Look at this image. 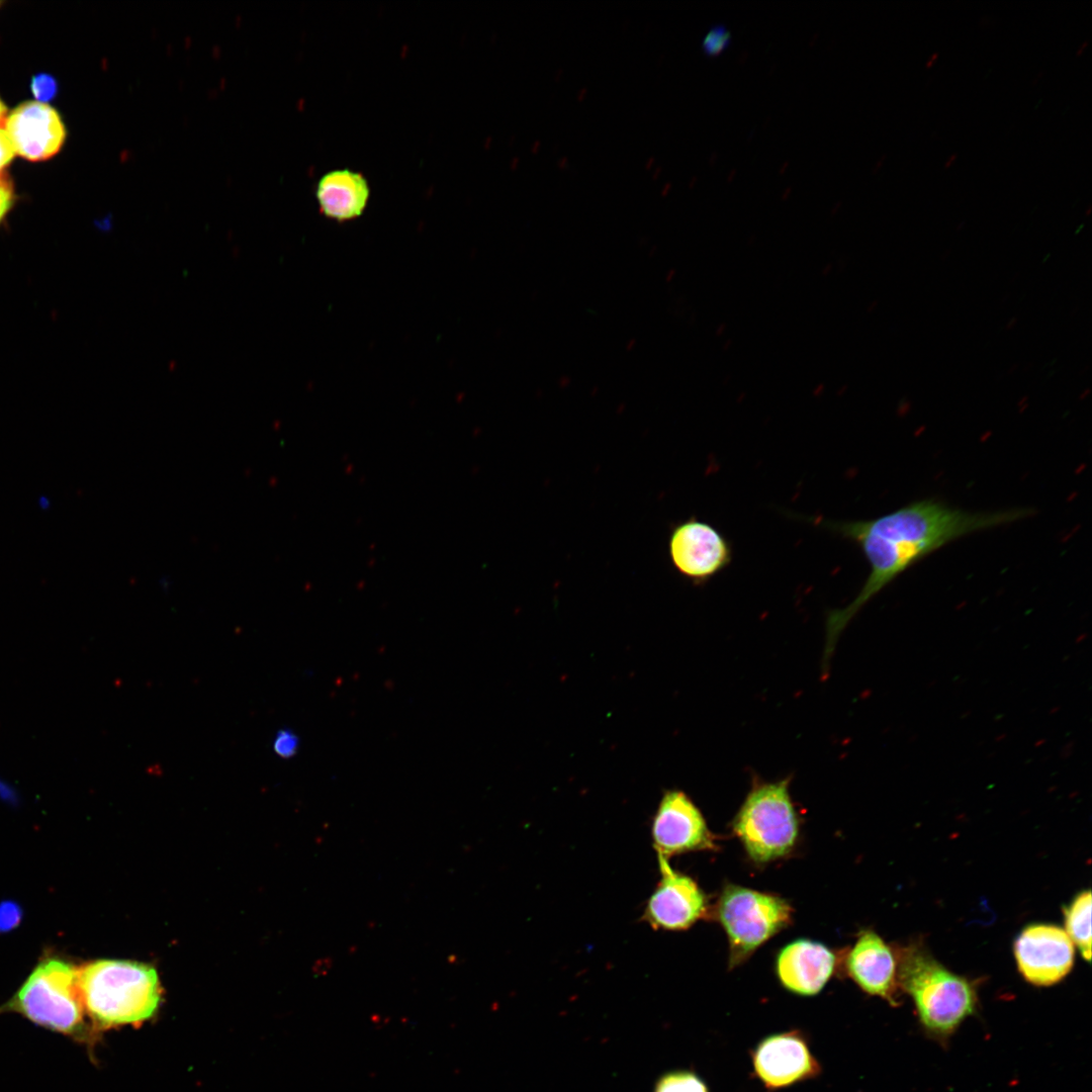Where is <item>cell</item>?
<instances>
[{"label": "cell", "mask_w": 1092, "mask_h": 1092, "mask_svg": "<svg viewBox=\"0 0 1092 1092\" xmlns=\"http://www.w3.org/2000/svg\"><path fill=\"white\" fill-rule=\"evenodd\" d=\"M1032 514L1030 509L971 512L929 498L869 520L814 518V524L854 543L870 565V573L854 600L827 614L823 669L827 668L836 641L847 624L908 568L964 536L1012 524Z\"/></svg>", "instance_id": "6da1fadb"}, {"label": "cell", "mask_w": 1092, "mask_h": 1092, "mask_svg": "<svg viewBox=\"0 0 1092 1092\" xmlns=\"http://www.w3.org/2000/svg\"><path fill=\"white\" fill-rule=\"evenodd\" d=\"M894 949L900 991L912 999L925 1034L947 1043L963 1021L977 1012V985L945 968L922 945Z\"/></svg>", "instance_id": "7a4b0ae2"}, {"label": "cell", "mask_w": 1092, "mask_h": 1092, "mask_svg": "<svg viewBox=\"0 0 1092 1092\" xmlns=\"http://www.w3.org/2000/svg\"><path fill=\"white\" fill-rule=\"evenodd\" d=\"M78 988L85 1013L100 1028L143 1022L161 1000L155 969L127 961L98 960L79 967Z\"/></svg>", "instance_id": "3957f363"}, {"label": "cell", "mask_w": 1092, "mask_h": 1092, "mask_svg": "<svg viewBox=\"0 0 1092 1092\" xmlns=\"http://www.w3.org/2000/svg\"><path fill=\"white\" fill-rule=\"evenodd\" d=\"M14 1012L32 1023L63 1035L81 1038L85 1010L78 988V968L57 958L41 961L0 1014Z\"/></svg>", "instance_id": "277c9868"}, {"label": "cell", "mask_w": 1092, "mask_h": 1092, "mask_svg": "<svg viewBox=\"0 0 1092 1092\" xmlns=\"http://www.w3.org/2000/svg\"><path fill=\"white\" fill-rule=\"evenodd\" d=\"M747 855L756 863L787 856L799 837V818L789 779L753 786L732 822Z\"/></svg>", "instance_id": "5b68a950"}, {"label": "cell", "mask_w": 1092, "mask_h": 1092, "mask_svg": "<svg viewBox=\"0 0 1092 1092\" xmlns=\"http://www.w3.org/2000/svg\"><path fill=\"white\" fill-rule=\"evenodd\" d=\"M713 914L727 935L728 965L733 969L791 924L793 908L777 895L726 884Z\"/></svg>", "instance_id": "8992f818"}, {"label": "cell", "mask_w": 1092, "mask_h": 1092, "mask_svg": "<svg viewBox=\"0 0 1092 1092\" xmlns=\"http://www.w3.org/2000/svg\"><path fill=\"white\" fill-rule=\"evenodd\" d=\"M668 554L675 570L695 584L711 580L733 558L728 539L713 525L695 517L672 527Z\"/></svg>", "instance_id": "52a82bcc"}, {"label": "cell", "mask_w": 1092, "mask_h": 1092, "mask_svg": "<svg viewBox=\"0 0 1092 1092\" xmlns=\"http://www.w3.org/2000/svg\"><path fill=\"white\" fill-rule=\"evenodd\" d=\"M651 836L657 856L714 850V835L694 802L681 791L666 792L654 815Z\"/></svg>", "instance_id": "ba28073f"}, {"label": "cell", "mask_w": 1092, "mask_h": 1092, "mask_svg": "<svg viewBox=\"0 0 1092 1092\" xmlns=\"http://www.w3.org/2000/svg\"><path fill=\"white\" fill-rule=\"evenodd\" d=\"M658 857L660 880L644 910L645 921L655 930H687L709 914L707 896L689 876Z\"/></svg>", "instance_id": "9c48e42d"}, {"label": "cell", "mask_w": 1092, "mask_h": 1092, "mask_svg": "<svg viewBox=\"0 0 1092 1092\" xmlns=\"http://www.w3.org/2000/svg\"><path fill=\"white\" fill-rule=\"evenodd\" d=\"M1014 957L1022 977L1037 987L1059 983L1074 965V944L1067 932L1053 924H1030L1014 941Z\"/></svg>", "instance_id": "30bf717a"}, {"label": "cell", "mask_w": 1092, "mask_h": 1092, "mask_svg": "<svg viewBox=\"0 0 1092 1092\" xmlns=\"http://www.w3.org/2000/svg\"><path fill=\"white\" fill-rule=\"evenodd\" d=\"M754 1075L769 1091L816 1078L821 1066L799 1030L770 1034L751 1052Z\"/></svg>", "instance_id": "8fae6325"}, {"label": "cell", "mask_w": 1092, "mask_h": 1092, "mask_svg": "<svg viewBox=\"0 0 1092 1092\" xmlns=\"http://www.w3.org/2000/svg\"><path fill=\"white\" fill-rule=\"evenodd\" d=\"M5 130L15 153L31 162L59 153L67 134L58 111L37 101H26L14 108L6 118Z\"/></svg>", "instance_id": "7c38bea8"}, {"label": "cell", "mask_w": 1092, "mask_h": 1092, "mask_svg": "<svg viewBox=\"0 0 1092 1092\" xmlns=\"http://www.w3.org/2000/svg\"><path fill=\"white\" fill-rule=\"evenodd\" d=\"M844 967L849 978L867 994L892 1006L900 1003L895 949L873 930H863L848 950Z\"/></svg>", "instance_id": "4fadbf2b"}, {"label": "cell", "mask_w": 1092, "mask_h": 1092, "mask_svg": "<svg viewBox=\"0 0 1092 1092\" xmlns=\"http://www.w3.org/2000/svg\"><path fill=\"white\" fill-rule=\"evenodd\" d=\"M836 954L825 944L796 939L778 953L776 972L782 986L800 996L817 995L832 977Z\"/></svg>", "instance_id": "5bb4252c"}, {"label": "cell", "mask_w": 1092, "mask_h": 1092, "mask_svg": "<svg viewBox=\"0 0 1092 1092\" xmlns=\"http://www.w3.org/2000/svg\"><path fill=\"white\" fill-rule=\"evenodd\" d=\"M369 197L370 188L366 178L349 169L330 171L316 184L315 198L321 213L338 222L361 216Z\"/></svg>", "instance_id": "9a60e30c"}, {"label": "cell", "mask_w": 1092, "mask_h": 1092, "mask_svg": "<svg viewBox=\"0 0 1092 1092\" xmlns=\"http://www.w3.org/2000/svg\"><path fill=\"white\" fill-rule=\"evenodd\" d=\"M1066 932L1079 952L1091 957V892L1082 891L1064 909Z\"/></svg>", "instance_id": "2e32d148"}, {"label": "cell", "mask_w": 1092, "mask_h": 1092, "mask_svg": "<svg viewBox=\"0 0 1092 1092\" xmlns=\"http://www.w3.org/2000/svg\"><path fill=\"white\" fill-rule=\"evenodd\" d=\"M654 1092H709V1089L695 1072L674 1070L664 1073L656 1080Z\"/></svg>", "instance_id": "e0dca14e"}, {"label": "cell", "mask_w": 1092, "mask_h": 1092, "mask_svg": "<svg viewBox=\"0 0 1092 1092\" xmlns=\"http://www.w3.org/2000/svg\"><path fill=\"white\" fill-rule=\"evenodd\" d=\"M731 38V32L726 25L714 24L702 39V50L706 56H718L730 46Z\"/></svg>", "instance_id": "ac0fdd59"}, {"label": "cell", "mask_w": 1092, "mask_h": 1092, "mask_svg": "<svg viewBox=\"0 0 1092 1092\" xmlns=\"http://www.w3.org/2000/svg\"><path fill=\"white\" fill-rule=\"evenodd\" d=\"M30 90L37 102L44 103L56 97L58 82L50 74L38 73L31 78Z\"/></svg>", "instance_id": "d6986e66"}, {"label": "cell", "mask_w": 1092, "mask_h": 1092, "mask_svg": "<svg viewBox=\"0 0 1092 1092\" xmlns=\"http://www.w3.org/2000/svg\"><path fill=\"white\" fill-rule=\"evenodd\" d=\"M274 752L282 758L294 756L299 749V737L289 728H282L275 734L273 740Z\"/></svg>", "instance_id": "ffe728a7"}, {"label": "cell", "mask_w": 1092, "mask_h": 1092, "mask_svg": "<svg viewBox=\"0 0 1092 1092\" xmlns=\"http://www.w3.org/2000/svg\"><path fill=\"white\" fill-rule=\"evenodd\" d=\"M15 202L16 195L10 180L0 175V226L5 222Z\"/></svg>", "instance_id": "44dd1931"}, {"label": "cell", "mask_w": 1092, "mask_h": 1092, "mask_svg": "<svg viewBox=\"0 0 1092 1092\" xmlns=\"http://www.w3.org/2000/svg\"><path fill=\"white\" fill-rule=\"evenodd\" d=\"M21 918V910L15 903L6 901L0 904V931L16 927Z\"/></svg>", "instance_id": "7402d4cb"}, {"label": "cell", "mask_w": 1092, "mask_h": 1092, "mask_svg": "<svg viewBox=\"0 0 1092 1092\" xmlns=\"http://www.w3.org/2000/svg\"><path fill=\"white\" fill-rule=\"evenodd\" d=\"M15 154L5 127L0 126V172L12 162Z\"/></svg>", "instance_id": "603a6c76"}, {"label": "cell", "mask_w": 1092, "mask_h": 1092, "mask_svg": "<svg viewBox=\"0 0 1092 1092\" xmlns=\"http://www.w3.org/2000/svg\"><path fill=\"white\" fill-rule=\"evenodd\" d=\"M14 797H15V793H14V791L12 790V788H11L10 786H8V785H7V784H6V783H5V782H4V781H3V780H2L1 778H0V798H2V799H5V800H8V801H9V800L13 799Z\"/></svg>", "instance_id": "cb8c5ba5"}, {"label": "cell", "mask_w": 1092, "mask_h": 1092, "mask_svg": "<svg viewBox=\"0 0 1092 1092\" xmlns=\"http://www.w3.org/2000/svg\"><path fill=\"white\" fill-rule=\"evenodd\" d=\"M1017 322H1018V318L1016 316H1012L1006 323L1005 330H1007V331L1012 330L1017 325Z\"/></svg>", "instance_id": "d4e9b609"}, {"label": "cell", "mask_w": 1092, "mask_h": 1092, "mask_svg": "<svg viewBox=\"0 0 1092 1092\" xmlns=\"http://www.w3.org/2000/svg\"><path fill=\"white\" fill-rule=\"evenodd\" d=\"M937 58H938V53H937V52H936V53H933V54H932V55H931V56L929 57L928 61L926 62L925 68H926V69H929V68H931V67H932V65H933V63H934V61H935V60H936Z\"/></svg>", "instance_id": "484cf974"}, {"label": "cell", "mask_w": 1092, "mask_h": 1092, "mask_svg": "<svg viewBox=\"0 0 1092 1092\" xmlns=\"http://www.w3.org/2000/svg\"><path fill=\"white\" fill-rule=\"evenodd\" d=\"M6 112H7V108H6L5 104H4V102L2 101V99L0 98V121H2L4 119V117L6 115Z\"/></svg>", "instance_id": "4316f807"}, {"label": "cell", "mask_w": 1092, "mask_h": 1092, "mask_svg": "<svg viewBox=\"0 0 1092 1092\" xmlns=\"http://www.w3.org/2000/svg\"><path fill=\"white\" fill-rule=\"evenodd\" d=\"M957 157H958V154L951 155L949 157V159L946 161V163L944 164V168H948L957 160Z\"/></svg>", "instance_id": "83f0119b"}, {"label": "cell", "mask_w": 1092, "mask_h": 1092, "mask_svg": "<svg viewBox=\"0 0 1092 1092\" xmlns=\"http://www.w3.org/2000/svg\"><path fill=\"white\" fill-rule=\"evenodd\" d=\"M1087 44H1088V41H1087V40H1085L1084 42H1082V44H1081V46L1079 47V50L1077 51V56H1080V55H1081V54H1082V53L1084 52V50L1086 49Z\"/></svg>", "instance_id": "f1b7e54d"}, {"label": "cell", "mask_w": 1092, "mask_h": 1092, "mask_svg": "<svg viewBox=\"0 0 1092 1092\" xmlns=\"http://www.w3.org/2000/svg\"><path fill=\"white\" fill-rule=\"evenodd\" d=\"M950 253H951L950 249H948V250H945V251L943 252V254L941 255V260H942V261L946 260V259H947V258L949 257Z\"/></svg>", "instance_id": "f546056e"}, {"label": "cell", "mask_w": 1092, "mask_h": 1092, "mask_svg": "<svg viewBox=\"0 0 1092 1092\" xmlns=\"http://www.w3.org/2000/svg\"><path fill=\"white\" fill-rule=\"evenodd\" d=\"M1017 368H1018V364H1017V363H1014V364H1012V365H1011V366L1009 367V369H1008V371H1007V372H1008L1009 374H1010V373H1013V372H1014V371H1015V370H1016Z\"/></svg>", "instance_id": "4dcf8cb0"}, {"label": "cell", "mask_w": 1092, "mask_h": 1092, "mask_svg": "<svg viewBox=\"0 0 1092 1092\" xmlns=\"http://www.w3.org/2000/svg\"><path fill=\"white\" fill-rule=\"evenodd\" d=\"M964 225H965V221H964V220H962V221H960V222L958 223V225H957L956 230H957V231H961V230H963V229H964Z\"/></svg>", "instance_id": "1f68e13d"}, {"label": "cell", "mask_w": 1092, "mask_h": 1092, "mask_svg": "<svg viewBox=\"0 0 1092 1092\" xmlns=\"http://www.w3.org/2000/svg\"><path fill=\"white\" fill-rule=\"evenodd\" d=\"M1033 363H1034V362H1030V363H1028V364H1027V365H1026V366L1024 367V369H1023V370H1024V372H1026V371H1028V370H1029L1030 368H1032V367H1033V365H1034Z\"/></svg>", "instance_id": "d6a6232c"}, {"label": "cell", "mask_w": 1092, "mask_h": 1092, "mask_svg": "<svg viewBox=\"0 0 1092 1092\" xmlns=\"http://www.w3.org/2000/svg\"><path fill=\"white\" fill-rule=\"evenodd\" d=\"M1091 211H1092V206H1091V205H1089V206H1088V208H1087V210H1086V216H1089V215H1090V213H1091Z\"/></svg>", "instance_id": "836d02e7"}, {"label": "cell", "mask_w": 1092, "mask_h": 1092, "mask_svg": "<svg viewBox=\"0 0 1092 1092\" xmlns=\"http://www.w3.org/2000/svg\"><path fill=\"white\" fill-rule=\"evenodd\" d=\"M1008 297H1009V295H1006L1004 298H1002L1001 302H1005Z\"/></svg>", "instance_id": "e575fe53"}, {"label": "cell", "mask_w": 1092, "mask_h": 1092, "mask_svg": "<svg viewBox=\"0 0 1092 1092\" xmlns=\"http://www.w3.org/2000/svg\"><path fill=\"white\" fill-rule=\"evenodd\" d=\"M1 4H2V2L0 1V5H1Z\"/></svg>", "instance_id": "d590c367"}]
</instances>
